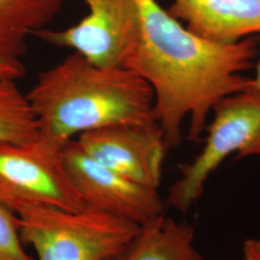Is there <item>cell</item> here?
Returning a JSON list of instances; mask_svg holds the SVG:
<instances>
[{"instance_id": "7a4b0ae2", "label": "cell", "mask_w": 260, "mask_h": 260, "mask_svg": "<svg viewBox=\"0 0 260 260\" xmlns=\"http://www.w3.org/2000/svg\"><path fill=\"white\" fill-rule=\"evenodd\" d=\"M26 99L40 133L64 144L113 124H157L147 81L127 68L95 65L77 52L40 73Z\"/></svg>"}, {"instance_id": "7c38bea8", "label": "cell", "mask_w": 260, "mask_h": 260, "mask_svg": "<svg viewBox=\"0 0 260 260\" xmlns=\"http://www.w3.org/2000/svg\"><path fill=\"white\" fill-rule=\"evenodd\" d=\"M40 134L26 94L15 80L0 81V142L26 143Z\"/></svg>"}, {"instance_id": "52a82bcc", "label": "cell", "mask_w": 260, "mask_h": 260, "mask_svg": "<svg viewBox=\"0 0 260 260\" xmlns=\"http://www.w3.org/2000/svg\"><path fill=\"white\" fill-rule=\"evenodd\" d=\"M62 154L85 206L139 225L163 213L165 203L158 190L141 185L99 164L75 140L66 145Z\"/></svg>"}, {"instance_id": "ba28073f", "label": "cell", "mask_w": 260, "mask_h": 260, "mask_svg": "<svg viewBox=\"0 0 260 260\" xmlns=\"http://www.w3.org/2000/svg\"><path fill=\"white\" fill-rule=\"evenodd\" d=\"M75 141L99 164L158 190L168 150L158 124H113L84 132Z\"/></svg>"}, {"instance_id": "8992f818", "label": "cell", "mask_w": 260, "mask_h": 260, "mask_svg": "<svg viewBox=\"0 0 260 260\" xmlns=\"http://www.w3.org/2000/svg\"><path fill=\"white\" fill-rule=\"evenodd\" d=\"M89 14L64 30L44 28L35 36L55 47H69L93 64L124 67L139 42L137 0H83Z\"/></svg>"}, {"instance_id": "9a60e30c", "label": "cell", "mask_w": 260, "mask_h": 260, "mask_svg": "<svg viewBox=\"0 0 260 260\" xmlns=\"http://www.w3.org/2000/svg\"><path fill=\"white\" fill-rule=\"evenodd\" d=\"M243 260H260L259 239H248L243 246Z\"/></svg>"}, {"instance_id": "2e32d148", "label": "cell", "mask_w": 260, "mask_h": 260, "mask_svg": "<svg viewBox=\"0 0 260 260\" xmlns=\"http://www.w3.org/2000/svg\"><path fill=\"white\" fill-rule=\"evenodd\" d=\"M250 90L258 93L260 95V59L258 61V64H257V68H256L255 77L251 79Z\"/></svg>"}, {"instance_id": "3957f363", "label": "cell", "mask_w": 260, "mask_h": 260, "mask_svg": "<svg viewBox=\"0 0 260 260\" xmlns=\"http://www.w3.org/2000/svg\"><path fill=\"white\" fill-rule=\"evenodd\" d=\"M18 216L21 241L33 248L38 260H111L140 229L88 206L78 211L31 207Z\"/></svg>"}, {"instance_id": "5bb4252c", "label": "cell", "mask_w": 260, "mask_h": 260, "mask_svg": "<svg viewBox=\"0 0 260 260\" xmlns=\"http://www.w3.org/2000/svg\"><path fill=\"white\" fill-rule=\"evenodd\" d=\"M25 75L24 66L20 60L0 59V81L18 80Z\"/></svg>"}, {"instance_id": "30bf717a", "label": "cell", "mask_w": 260, "mask_h": 260, "mask_svg": "<svg viewBox=\"0 0 260 260\" xmlns=\"http://www.w3.org/2000/svg\"><path fill=\"white\" fill-rule=\"evenodd\" d=\"M111 260H205L195 246V229L159 214L140 225L134 239Z\"/></svg>"}, {"instance_id": "9c48e42d", "label": "cell", "mask_w": 260, "mask_h": 260, "mask_svg": "<svg viewBox=\"0 0 260 260\" xmlns=\"http://www.w3.org/2000/svg\"><path fill=\"white\" fill-rule=\"evenodd\" d=\"M167 12L191 33L219 45L260 33V0H173Z\"/></svg>"}, {"instance_id": "277c9868", "label": "cell", "mask_w": 260, "mask_h": 260, "mask_svg": "<svg viewBox=\"0 0 260 260\" xmlns=\"http://www.w3.org/2000/svg\"><path fill=\"white\" fill-rule=\"evenodd\" d=\"M67 144L42 133L26 143L0 142V205L17 215L31 207L85 208L63 159Z\"/></svg>"}, {"instance_id": "8fae6325", "label": "cell", "mask_w": 260, "mask_h": 260, "mask_svg": "<svg viewBox=\"0 0 260 260\" xmlns=\"http://www.w3.org/2000/svg\"><path fill=\"white\" fill-rule=\"evenodd\" d=\"M64 0H0V59L20 60L27 40L46 28Z\"/></svg>"}, {"instance_id": "5b68a950", "label": "cell", "mask_w": 260, "mask_h": 260, "mask_svg": "<svg viewBox=\"0 0 260 260\" xmlns=\"http://www.w3.org/2000/svg\"><path fill=\"white\" fill-rule=\"evenodd\" d=\"M202 151L180 169V177L168 193L165 205L186 212L205 192L211 174L233 153L240 159L260 156V95L247 90L222 99L213 108Z\"/></svg>"}, {"instance_id": "6da1fadb", "label": "cell", "mask_w": 260, "mask_h": 260, "mask_svg": "<svg viewBox=\"0 0 260 260\" xmlns=\"http://www.w3.org/2000/svg\"><path fill=\"white\" fill-rule=\"evenodd\" d=\"M141 34L125 68L147 81L154 95L153 113L167 149L206 129L209 113L222 99L250 89L243 75L253 66L259 37L219 45L198 37L171 17L156 0H137Z\"/></svg>"}, {"instance_id": "4fadbf2b", "label": "cell", "mask_w": 260, "mask_h": 260, "mask_svg": "<svg viewBox=\"0 0 260 260\" xmlns=\"http://www.w3.org/2000/svg\"><path fill=\"white\" fill-rule=\"evenodd\" d=\"M0 260H34L22 246L19 216L0 205Z\"/></svg>"}]
</instances>
